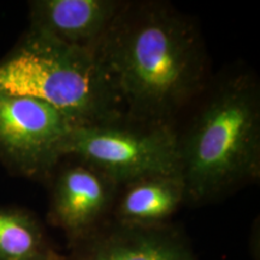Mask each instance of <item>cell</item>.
<instances>
[{"label": "cell", "instance_id": "obj_4", "mask_svg": "<svg viewBox=\"0 0 260 260\" xmlns=\"http://www.w3.org/2000/svg\"><path fill=\"white\" fill-rule=\"evenodd\" d=\"M64 157L82 159L118 184L146 175L180 174L174 125L125 117L74 126L65 141Z\"/></svg>", "mask_w": 260, "mask_h": 260}, {"label": "cell", "instance_id": "obj_9", "mask_svg": "<svg viewBox=\"0 0 260 260\" xmlns=\"http://www.w3.org/2000/svg\"><path fill=\"white\" fill-rule=\"evenodd\" d=\"M186 205V189L178 172L152 174L118 186L111 218L130 225H162Z\"/></svg>", "mask_w": 260, "mask_h": 260}, {"label": "cell", "instance_id": "obj_5", "mask_svg": "<svg viewBox=\"0 0 260 260\" xmlns=\"http://www.w3.org/2000/svg\"><path fill=\"white\" fill-rule=\"evenodd\" d=\"M73 128L47 104L0 90V164L16 176L48 181Z\"/></svg>", "mask_w": 260, "mask_h": 260}, {"label": "cell", "instance_id": "obj_6", "mask_svg": "<svg viewBox=\"0 0 260 260\" xmlns=\"http://www.w3.org/2000/svg\"><path fill=\"white\" fill-rule=\"evenodd\" d=\"M48 222L70 243L111 218L119 184L82 159L64 157L52 172Z\"/></svg>", "mask_w": 260, "mask_h": 260}, {"label": "cell", "instance_id": "obj_3", "mask_svg": "<svg viewBox=\"0 0 260 260\" xmlns=\"http://www.w3.org/2000/svg\"><path fill=\"white\" fill-rule=\"evenodd\" d=\"M0 90L40 100L74 126L122 117L93 51L65 45L32 28L0 60Z\"/></svg>", "mask_w": 260, "mask_h": 260}, {"label": "cell", "instance_id": "obj_7", "mask_svg": "<svg viewBox=\"0 0 260 260\" xmlns=\"http://www.w3.org/2000/svg\"><path fill=\"white\" fill-rule=\"evenodd\" d=\"M61 260H199L174 224L130 225L109 219L79 241Z\"/></svg>", "mask_w": 260, "mask_h": 260}, {"label": "cell", "instance_id": "obj_8", "mask_svg": "<svg viewBox=\"0 0 260 260\" xmlns=\"http://www.w3.org/2000/svg\"><path fill=\"white\" fill-rule=\"evenodd\" d=\"M126 0H34L29 28L65 45L93 51Z\"/></svg>", "mask_w": 260, "mask_h": 260}, {"label": "cell", "instance_id": "obj_2", "mask_svg": "<svg viewBox=\"0 0 260 260\" xmlns=\"http://www.w3.org/2000/svg\"><path fill=\"white\" fill-rule=\"evenodd\" d=\"M183 115L186 121L174 128L186 205L218 203L259 181L260 83L254 71L234 64L210 77Z\"/></svg>", "mask_w": 260, "mask_h": 260}, {"label": "cell", "instance_id": "obj_10", "mask_svg": "<svg viewBox=\"0 0 260 260\" xmlns=\"http://www.w3.org/2000/svg\"><path fill=\"white\" fill-rule=\"evenodd\" d=\"M0 260H61L35 213L0 205Z\"/></svg>", "mask_w": 260, "mask_h": 260}, {"label": "cell", "instance_id": "obj_1", "mask_svg": "<svg viewBox=\"0 0 260 260\" xmlns=\"http://www.w3.org/2000/svg\"><path fill=\"white\" fill-rule=\"evenodd\" d=\"M93 54L116 109L133 121L174 125L211 77L199 25L161 0H126Z\"/></svg>", "mask_w": 260, "mask_h": 260}]
</instances>
